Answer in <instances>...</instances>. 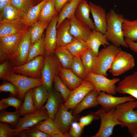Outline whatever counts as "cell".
Listing matches in <instances>:
<instances>
[{"instance_id":"11a10c76","label":"cell","mask_w":137,"mask_h":137,"mask_svg":"<svg viewBox=\"0 0 137 137\" xmlns=\"http://www.w3.org/2000/svg\"><path fill=\"white\" fill-rule=\"evenodd\" d=\"M9 106L6 104L1 100L0 101V111L5 110Z\"/></svg>"},{"instance_id":"d590c367","label":"cell","mask_w":137,"mask_h":137,"mask_svg":"<svg viewBox=\"0 0 137 137\" xmlns=\"http://www.w3.org/2000/svg\"><path fill=\"white\" fill-rule=\"evenodd\" d=\"M44 37L43 34L41 38L31 45L27 60L26 63L29 62L38 56L44 55L45 54Z\"/></svg>"},{"instance_id":"ffe728a7","label":"cell","mask_w":137,"mask_h":137,"mask_svg":"<svg viewBox=\"0 0 137 137\" xmlns=\"http://www.w3.org/2000/svg\"><path fill=\"white\" fill-rule=\"evenodd\" d=\"M35 126L50 137H70L68 133L63 132L53 119L48 118L39 122Z\"/></svg>"},{"instance_id":"4fadbf2b","label":"cell","mask_w":137,"mask_h":137,"mask_svg":"<svg viewBox=\"0 0 137 137\" xmlns=\"http://www.w3.org/2000/svg\"><path fill=\"white\" fill-rule=\"evenodd\" d=\"M58 15H55L47 27L44 39L45 54L54 53L57 47V29Z\"/></svg>"},{"instance_id":"74e56055","label":"cell","mask_w":137,"mask_h":137,"mask_svg":"<svg viewBox=\"0 0 137 137\" xmlns=\"http://www.w3.org/2000/svg\"><path fill=\"white\" fill-rule=\"evenodd\" d=\"M0 11V19L13 20L23 19L22 15L11 3Z\"/></svg>"},{"instance_id":"d6a6232c","label":"cell","mask_w":137,"mask_h":137,"mask_svg":"<svg viewBox=\"0 0 137 137\" xmlns=\"http://www.w3.org/2000/svg\"><path fill=\"white\" fill-rule=\"evenodd\" d=\"M122 29L125 38L137 42V19L132 21L125 19Z\"/></svg>"},{"instance_id":"b9f144b4","label":"cell","mask_w":137,"mask_h":137,"mask_svg":"<svg viewBox=\"0 0 137 137\" xmlns=\"http://www.w3.org/2000/svg\"><path fill=\"white\" fill-rule=\"evenodd\" d=\"M21 116L19 110L12 112H7L5 110L0 111V122L15 125Z\"/></svg>"},{"instance_id":"f546056e","label":"cell","mask_w":137,"mask_h":137,"mask_svg":"<svg viewBox=\"0 0 137 137\" xmlns=\"http://www.w3.org/2000/svg\"><path fill=\"white\" fill-rule=\"evenodd\" d=\"M47 0H42L28 11L23 18V22L25 26H31L38 21L41 9Z\"/></svg>"},{"instance_id":"603a6c76","label":"cell","mask_w":137,"mask_h":137,"mask_svg":"<svg viewBox=\"0 0 137 137\" xmlns=\"http://www.w3.org/2000/svg\"><path fill=\"white\" fill-rule=\"evenodd\" d=\"M48 91V95L46 102L43 106L47 111L49 118L54 119L59 108L62 103V97L56 90L55 91L52 89Z\"/></svg>"},{"instance_id":"7bdbcfd3","label":"cell","mask_w":137,"mask_h":137,"mask_svg":"<svg viewBox=\"0 0 137 137\" xmlns=\"http://www.w3.org/2000/svg\"><path fill=\"white\" fill-rule=\"evenodd\" d=\"M54 82L55 90L60 94L64 101L65 102L68 98L71 91L64 83L58 75L55 76Z\"/></svg>"},{"instance_id":"9f6ffc18","label":"cell","mask_w":137,"mask_h":137,"mask_svg":"<svg viewBox=\"0 0 137 137\" xmlns=\"http://www.w3.org/2000/svg\"><path fill=\"white\" fill-rule=\"evenodd\" d=\"M36 4H37L43 0H35Z\"/></svg>"},{"instance_id":"f907efd6","label":"cell","mask_w":137,"mask_h":137,"mask_svg":"<svg viewBox=\"0 0 137 137\" xmlns=\"http://www.w3.org/2000/svg\"><path fill=\"white\" fill-rule=\"evenodd\" d=\"M99 118V116L95 112H91L88 115L82 116L80 118L79 123L83 126L89 125L94 120Z\"/></svg>"},{"instance_id":"7a4b0ae2","label":"cell","mask_w":137,"mask_h":137,"mask_svg":"<svg viewBox=\"0 0 137 137\" xmlns=\"http://www.w3.org/2000/svg\"><path fill=\"white\" fill-rule=\"evenodd\" d=\"M137 100L129 101L121 104L115 108L114 114L118 121L126 127L133 136L137 133Z\"/></svg>"},{"instance_id":"52a82bcc","label":"cell","mask_w":137,"mask_h":137,"mask_svg":"<svg viewBox=\"0 0 137 137\" xmlns=\"http://www.w3.org/2000/svg\"><path fill=\"white\" fill-rule=\"evenodd\" d=\"M135 66L133 56L122 50L116 56L109 70L113 76H117L132 69Z\"/></svg>"},{"instance_id":"30bf717a","label":"cell","mask_w":137,"mask_h":137,"mask_svg":"<svg viewBox=\"0 0 137 137\" xmlns=\"http://www.w3.org/2000/svg\"><path fill=\"white\" fill-rule=\"evenodd\" d=\"M30 31V28L28 29L11 56L10 60L13 67L23 65L27 61L31 45Z\"/></svg>"},{"instance_id":"8992f818","label":"cell","mask_w":137,"mask_h":137,"mask_svg":"<svg viewBox=\"0 0 137 137\" xmlns=\"http://www.w3.org/2000/svg\"><path fill=\"white\" fill-rule=\"evenodd\" d=\"M115 108L108 111L101 108L95 112L100 119L101 123L98 131L92 137H110L112 135L115 126L120 125L123 127L114 115Z\"/></svg>"},{"instance_id":"c3c4849f","label":"cell","mask_w":137,"mask_h":137,"mask_svg":"<svg viewBox=\"0 0 137 137\" xmlns=\"http://www.w3.org/2000/svg\"><path fill=\"white\" fill-rule=\"evenodd\" d=\"M1 100L6 104L9 106H12L14 107L16 110H20L22 104L21 99L11 95L8 98H3Z\"/></svg>"},{"instance_id":"4316f807","label":"cell","mask_w":137,"mask_h":137,"mask_svg":"<svg viewBox=\"0 0 137 137\" xmlns=\"http://www.w3.org/2000/svg\"><path fill=\"white\" fill-rule=\"evenodd\" d=\"M98 94L95 89L89 93L74 108L73 115L74 116L77 115L86 109L97 106L99 104L97 98Z\"/></svg>"},{"instance_id":"7402d4cb","label":"cell","mask_w":137,"mask_h":137,"mask_svg":"<svg viewBox=\"0 0 137 137\" xmlns=\"http://www.w3.org/2000/svg\"><path fill=\"white\" fill-rule=\"evenodd\" d=\"M75 39L71 32L69 20L66 19L57 29V47L65 46L72 42Z\"/></svg>"},{"instance_id":"f6af8a7d","label":"cell","mask_w":137,"mask_h":137,"mask_svg":"<svg viewBox=\"0 0 137 137\" xmlns=\"http://www.w3.org/2000/svg\"><path fill=\"white\" fill-rule=\"evenodd\" d=\"M20 137H50L46 133L40 130L35 126L28 129L21 130Z\"/></svg>"},{"instance_id":"4dcf8cb0","label":"cell","mask_w":137,"mask_h":137,"mask_svg":"<svg viewBox=\"0 0 137 137\" xmlns=\"http://www.w3.org/2000/svg\"><path fill=\"white\" fill-rule=\"evenodd\" d=\"M48 95V91L42 84L37 86L33 89V100L35 106L37 110L43 107Z\"/></svg>"},{"instance_id":"8d00e7d4","label":"cell","mask_w":137,"mask_h":137,"mask_svg":"<svg viewBox=\"0 0 137 137\" xmlns=\"http://www.w3.org/2000/svg\"><path fill=\"white\" fill-rule=\"evenodd\" d=\"M97 56L89 47L80 57L87 73H92Z\"/></svg>"},{"instance_id":"cb8c5ba5","label":"cell","mask_w":137,"mask_h":137,"mask_svg":"<svg viewBox=\"0 0 137 137\" xmlns=\"http://www.w3.org/2000/svg\"><path fill=\"white\" fill-rule=\"evenodd\" d=\"M90 10L87 1L81 0L78 6L75 13L76 17L92 30L95 29L94 22L90 18Z\"/></svg>"},{"instance_id":"5b68a950","label":"cell","mask_w":137,"mask_h":137,"mask_svg":"<svg viewBox=\"0 0 137 137\" xmlns=\"http://www.w3.org/2000/svg\"><path fill=\"white\" fill-rule=\"evenodd\" d=\"M2 80L9 81L16 87L19 92L18 97L21 100L24 98L25 95L27 91L43 84L41 78H33L13 72L8 74Z\"/></svg>"},{"instance_id":"44dd1931","label":"cell","mask_w":137,"mask_h":137,"mask_svg":"<svg viewBox=\"0 0 137 137\" xmlns=\"http://www.w3.org/2000/svg\"><path fill=\"white\" fill-rule=\"evenodd\" d=\"M64 106L63 104L60 105L54 119L61 130L68 133V130L74 119V115Z\"/></svg>"},{"instance_id":"9a60e30c","label":"cell","mask_w":137,"mask_h":137,"mask_svg":"<svg viewBox=\"0 0 137 137\" xmlns=\"http://www.w3.org/2000/svg\"><path fill=\"white\" fill-rule=\"evenodd\" d=\"M116 91L128 94L137 100V71L120 80L116 87Z\"/></svg>"},{"instance_id":"ba28073f","label":"cell","mask_w":137,"mask_h":137,"mask_svg":"<svg viewBox=\"0 0 137 137\" xmlns=\"http://www.w3.org/2000/svg\"><path fill=\"white\" fill-rule=\"evenodd\" d=\"M44 60V55L39 56L23 65L13 67L12 71L15 73L30 77L41 78Z\"/></svg>"},{"instance_id":"e575fe53","label":"cell","mask_w":137,"mask_h":137,"mask_svg":"<svg viewBox=\"0 0 137 137\" xmlns=\"http://www.w3.org/2000/svg\"><path fill=\"white\" fill-rule=\"evenodd\" d=\"M33 94L32 89H30L25 93L24 102L20 110L21 116L34 112L37 110L34 105Z\"/></svg>"},{"instance_id":"816d5d0a","label":"cell","mask_w":137,"mask_h":137,"mask_svg":"<svg viewBox=\"0 0 137 137\" xmlns=\"http://www.w3.org/2000/svg\"><path fill=\"white\" fill-rule=\"evenodd\" d=\"M71 0H55V9L57 12L58 13L60 12L64 5L67 2Z\"/></svg>"},{"instance_id":"bcb514c9","label":"cell","mask_w":137,"mask_h":137,"mask_svg":"<svg viewBox=\"0 0 137 137\" xmlns=\"http://www.w3.org/2000/svg\"><path fill=\"white\" fill-rule=\"evenodd\" d=\"M0 92H9L11 95L15 96H18L19 94L16 87L12 83L8 81L5 82L0 85Z\"/></svg>"},{"instance_id":"83f0119b","label":"cell","mask_w":137,"mask_h":137,"mask_svg":"<svg viewBox=\"0 0 137 137\" xmlns=\"http://www.w3.org/2000/svg\"><path fill=\"white\" fill-rule=\"evenodd\" d=\"M55 0L47 1L41 9L38 21L48 24L54 16L58 14L55 9Z\"/></svg>"},{"instance_id":"5bb4252c","label":"cell","mask_w":137,"mask_h":137,"mask_svg":"<svg viewBox=\"0 0 137 137\" xmlns=\"http://www.w3.org/2000/svg\"><path fill=\"white\" fill-rule=\"evenodd\" d=\"M135 100V98L130 95L116 97L103 91L100 92L97 98L98 104L101 105V108L106 111H109L124 103Z\"/></svg>"},{"instance_id":"f1b7e54d","label":"cell","mask_w":137,"mask_h":137,"mask_svg":"<svg viewBox=\"0 0 137 137\" xmlns=\"http://www.w3.org/2000/svg\"><path fill=\"white\" fill-rule=\"evenodd\" d=\"M81 0H71L63 6L58 15L57 29L64 20L69 19L75 14L76 8Z\"/></svg>"},{"instance_id":"681fc988","label":"cell","mask_w":137,"mask_h":137,"mask_svg":"<svg viewBox=\"0 0 137 137\" xmlns=\"http://www.w3.org/2000/svg\"><path fill=\"white\" fill-rule=\"evenodd\" d=\"M69 134L70 137H79L80 136L84 127L79 122H73L70 126Z\"/></svg>"},{"instance_id":"f5cc1de1","label":"cell","mask_w":137,"mask_h":137,"mask_svg":"<svg viewBox=\"0 0 137 137\" xmlns=\"http://www.w3.org/2000/svg\"><path fill=\"white\" fill-rule=\"evenodd\" d=\"M125 40L128 47L134 53H137V42H133L125 38Z\"/></svg>"},{"instance_id":"e0dca14e","label":"cell","mask_w":137,"mask_h":137,"mask_svg":"<svg viewBox=\"0 0 137 137\" xmlns=\"http://www.w3.org/2000/svg\"><path fill=\"white\" fill-rule=\"evenodd\" d=\"M68 19L71 32L73 36L75 38L81 39L87 42L92 30L79 20L75 14Z\"/></svg>"},{"instance_id":"3957f363","label":"cell","mask_w":137,"mask_h":137,"mask_svg":"<svg viewBox=\"0 0 137 137\" xmlns=\"http://www.w3.org/2000/svg\"><path fill=\"white\" fill-rule=\"evenodd\" d=\"M122 50L120 47L113 44L102 49L99 52L92 73L107 76V72L110 68L116 56Z\"/></svg>"},{"instance_id":"7c38bea8","label":"cell","mask_w":137,"mask_h":137,"mask_svg":"<svg viewBox=\"0 0 137 137\" xmlns=\"http://www.w3.org/2000/svg\"><path fill=\"white\" fill-rule=\"evenodd\" d=\"M48 118L47 111L43 106L34 112L25 114L20 118L15 125V128L20 130H25Z\"/></svg>"},{"instance_id":"f35d334b","label":"cell","mask_w":137,"mask_h":137,"mask_svg":"<svg viewBox=\"0 0 137 137\" xmlns=\"http://www.w3.org/2000/svg\"><path fill=\"white\" fill-rule=\"evenodd\" d=\"M10 3L23 17L30 8L37 4L35 0H11Z\"/></svg>"},{"instance_id":"9c48e42d","label":"cell","mask_w":137,"mask_h":137,"mask_svg":"<svg viewBox=\"0 0 137 137\" xmlns=\"http://www.w3.org/2000/svg\"><path fill=\"white\" fill-rule=\"evenodd\" d=\"M86 79L92 83L98 94L103 91L113 95L116 92L115 84L120 80L118 78L109 79L104 75L92 73H87Z\"/></svg>"},{"instance_id":"484cf974","label":"cell","mask_w":137,"mask_h":137,"mask_svg":"<svg viewBox=\"0 0 137 137\" xmlns=\"http://www.w3.org/2000/svg\"><path fill=\"white\" fill-rule=\"evenodd\" d=\"M87 42L89 47L97 56L99 52V47L101 45L106 47L110 44L105 35L95 29L92 30Z\"/></svg>"},{"instance_id":"7dc6e473","label":"cell","mask_w":137,"mask_h":137,"mask_svg":"<svg viewBox=\"0 0 137 137\" xmlns=\"http://www.w3.org/2000/svg\"><path fill=\"white\" fill-rule=\"evenodd\" d=\"M13 66L10 61L6 60L0 65V79H2L9 74L13 72Z\"/></svg>"},{"instance_id":"1f68e13d","label":"cell","mask_w":137,"mask_h":137,"mask_svg":"<svg viewBox=\"0 0 137 137\" xmlns=\"http://www.w3.org/2000/svg\"><path fill=\"white\" fill-rule=\"evenodd\" d=\"M54 53L57 58L62 67L71 68L74 56L64 47H57Z\"/></svg>"},{"instance_id":"836d02e7","label":"cell","mask_w":137,"mask_h":137,"mask_svg":"<svg viewBox=\"0 0 137 137\" xmlns=\"http://www.w3.org/2000/svg\"><path fill=\"white\" fill-rule=\"evenodd\" d=\"M64 47L74 57H80L89 47L87 42L81 39L75 38L72 42Z\"/></svg>"},{"instance_id":"d4e9b609","label":"cell","mask_w":137,"mask_h":137,"mask_svg":"<svg viewBox=\"0 0 137 137\" xmlns=\"http://www.w3.org/2000/svg\"><path fill=\"white\" fill-rule=\"evenodd\" d=\"M58 75L71 91L78 86L83 80L76 75L71 68H65L61 67Z\"/></svg>"},{"instance_id":"db71d44e","label":"cell","mask_w":137,"mask_h":137,"mask_svg":"<svg viewBox=\"0 0 137 137\" xmlns=\"http://www.w3.org/2000/svg\"><path fill=\"white\" fill-rule=\"evenodd\" d=\"M10 3L11 0H0V11Z\"/></svg>"},{"instance_id":"ee69618b","label":"cell","mask_w":137,"mask_h":137,"mask_svg":"<svg viewBox=\"0 0 137 137\" xmlns=\"http://www.w3.org/2000/svg\"><path fill=\"white\" fill-rule=\"evenodd\" d=\"M20 131L12 128L7 123L0 122V137L19 136Z\"/></svg>"},{"instance_id":"8fae6325","label":"cell","mask_w":137,"mask_h":137,"mask_svg":"<svg viewBox=\"0 0 137 137\" xmlns=\"http://www.w3.org/2000/svg\"><path fill=\"white\" fill-rule=\"evenodd\" d=\"M95 89L92 83L89 80H83L78 86L71 91L67 100L63 104L68 110L74 109L89 93Z\"/></svg>"},{"instance_id":"6da1fadb","label":"cell","mask_w":137,"mask_h":137,"mask_svg":"<svg viewBox=\"0 0 137 137\" xmlns=\"http://www.w3.org/2000/svg\"><path fill=\"white\" fill-rule=\"evenodd\" d=\"M125 19L123 15L112 9L107 14V29L105 34L108 41L114 46L128 48L124 36L122 25Z\"/></svg>"},{"instance_id":"277c9868","label":"cell","mask_w":137,"mask_h":137,"mask_svg":"<svg viewBox=\"0 0 137 137\" xmlns=\"http://www.w3.org/2000/svg\"><path fill=\"white\" fill-rule=\"evenodd\" d=\"M44 64L41 79L42 85L48 91L52 89L53 84L55 76L58 75L60 68L62 66L54 53L49 55H44Z\"/></svg>"},{"instance_id":"ac0fdd59","label":"cell","mask_w":137,"mask_h":137,"mask_svg":"<svg viewBox=\"0 0 137 137\" xmlns=\"http://www.w3.org/2000/svg\"><path fill=\"white\" fill-rule=\"evenodd\" d=\"M96 30L105 33L107 29V14L105 9L91 2L88 3Z\"/></svg>"},{"instance_id":"d6986e66","label":"cell","mask_w":137,"mask_h":137,"mask_svg":"<svg viewBox=\"0 0 137 137\" xmlns=\"http://www.w3.org/2000/svg\"><path fill=\"white\" fill-rule=\"evenodd\" d=\"M26 27L24 24L23 19L13 20L1 19L0 38L17 33Z\"/></svg>"},{"instance_id":"2e32d148","label":"cell","mask_w":137,"mask_h":137,"mask_svg":"<svg viewBox=\"0 0 137 137\" xmlns=\"http://www.w3.org/2000/svg\"><path fill=\"white\" fill-rule=\"evenodd\" d=\"M28 27L17 33L0 38V47L6 52L10 59L21 40L28 30Z\"/></svg>"},{"instance_id":"ab89813d","label":"cell","mask_w":137,"mask_h":137,"mask_svg":"<svg viewBox=\"0 0 137 137\" xmlns=\"http://www.w3.org/2000/svg\"><path fill=\"white\" fill-rule=\"evenodd\" d=\"M48 24L38 21L31 26L30 34L31 45L42 37L44 30L46 28Z\"/></svg>"},{"instance_id":"60d3db41","label":"cell","mask_w":137,"mask_h":137,"mask_svg":"<svg viewBox=\"0 0 137 137\" xmlns=\"http://www.w3.org/2000/svg\"><path fill=\"white\" fill-rule=\"evenodd\" d=\"M71 68L78 76L83 80L87 79V73L80 57H74Z\"/></svg>"}]
</instances>
